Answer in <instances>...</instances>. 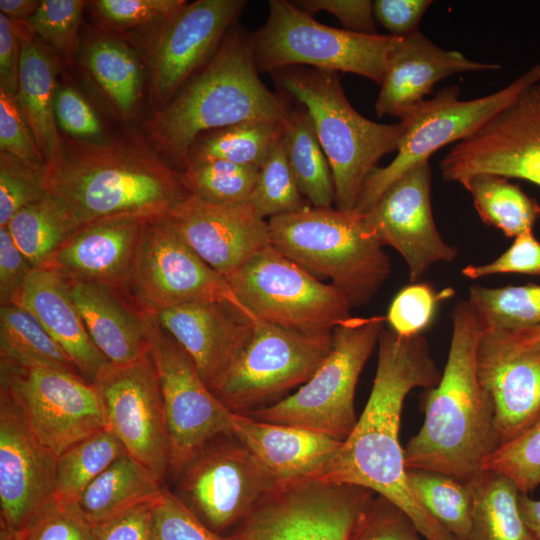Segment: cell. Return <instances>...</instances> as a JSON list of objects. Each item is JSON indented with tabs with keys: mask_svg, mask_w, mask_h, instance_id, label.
I'll return each mask as SVG.
<instances>
[{
	"mask_svg": "<svg viewBox=\"0 0 540 540\" xmlns=\"http://www.w3.org/2000/svg\"><path fill=\"white\" fill-rule=\"evenodd\" d=\"M440 377L422 334L405 337L383 329L367 404L350 435L313 480L369 489L401 508L426 540H456L412 494L399 441L406 396L416 387H435Z\"/></svg>",
	"mask_w": 540,
	"mask_h": 540,
	"instance_id": "cell-1",
	"label": "cell"
},
{
	"mask_svg": "<svg viewBox=\"0 0 540 540\" xmlns=\"http://www.w3.org/2000/svg\"><path fill=\"white\" fill-rule=\"evenodd\" d=\"M449 354L438 384L427 389L425 419L404 447L406 469L441 472L472 483L499 446L492 399L477 370L482 327L468 300L452 313Z\"/></svg>",
	"mask_w": 540,
	"mask_h": 540,
	"instance_id": "cell-2",
	"label": "cell"
},
{
	"mask_svg": "<svg viewBox=\"0 0 540 540\" xmlns=\"http://www.w3.org/2000/svg\"><path fill=\"white\" fill-rule=\"evenodd\" d=\"M60 158L44 169V188L63 198L79 225L138 215L168 216L189 195L181 172L142 143L62 137Z\"/></svg>",
	"mask_w": 540,
	"mask_h": 540,
	"instance_id": "cell-3",
	"label": "cell"
},
{
	"mask_svg": "<svg viewBox=\"0 0 540 540\" xmlns=\"http://www.w3.org/2000/svg\"><path fill=\"white\" fill-rule=\"evenodd\" d=\"M258 74L251 35L234 24L215 56L147 122L151 144L181 172L205 132L243 121L283 123L289 106Z\"/></svg>",
	"mask_w": 540,
	"mask_h": 540,
	"instance_id": "cell-4",
	"label": "cell"
},
{
	"mask_svg": "<svg viewBox=\"0 0 540 540\" xmlns=\"http://www.w3.org/2000/svg\"><path fill=\"white\" fill-rule=\"evenodd\" d=\"M271 74L279 88L312 118L331 167L336 208L354 210L378 161L397 151L405 123L382 124L359 114L349 103L338 72L292 66Z\"/></svg>",
	"mask_w": 540,
	"mask_h": 540,
	"instance_id": "cell-5",
	"label": "cell"
},
{
	"mask_svg": "<svg viewBox=\"0 0 540 540\" xmlns=\"http://www.w3.org/2000/svg\"><path fill=\"white\" fill-rule=\"evenodd\" d=\"M271 245L331 281L351 307L369 303L391 271L388 255L355 210L308 206L268 220Z\"/></svg>",
	"mask_w": 540,
	"mask_h": 540,
	"instance_id": "cell-6",
	"label": "cell"
},
{
	"mask_svg": "<svg viewBox=\"0 0 540 540\" xmlns=\"http://www.w3.org/2000/svg\"><path fill=\"white\" fill-rule=\"evenodd\" d=\"M398 39L323 25L288 0L269 1L265 24L251 34L259 72L306 65L357 74L379 85Z\"/></svg>",
	"mask_w": 540,
	"mask_h": 540,
	"instance_id": "cell-7",
	"label": "cell"
},
{
	"mask_svg": "<svg viewBox=\"0 0 540 540\" xmlns=\"http://www.w3.org/2000/svg\"><path fill=\"white\" fill-rule=\"evenodd\" d=\"M385 320L350 317L335 327L329 354L306 383L285 399L245 415L344 441L358 420L354 396L360 373L378 344Z\"/></svg>",
	"mask_w": 540,
	"mask_h": 540,
	"instance_id": "cell-8",
	"label": "cell"
},
{
	"mask_svg": "<svg viewBox=\"0 0 540 540\" xmlns=\"http://www.w3.org/2000/svg\"><path fill=\"white\" fill-rule=\"evenodd\" d=\"M235 297L256 318L304 334L332 333L352 308L325 284L272 245L225 278Z\"/></svg>",
	"mask_w": 540,
	"mask_h": 540,
	"instance_id": "cell-9",
	"label": "cell"
},
{
	"mask_svg": "<svg viewBox=\"0 0 540 540\" xmlns=\"http://www.w3.org/2000/svg\"><path fill=\"white\" fill-rule=\"evenodd\" d=\"M540 82V63L534 65L499 91L460 100L459 87L452 85L423 100L402 119L405 133L394 159L376 167L365 180L354 210L365 214L397 179L414 166L429 161L440 148L457 143L512 102L530 85Z\"/></svg>",
	"mask_w": 540,
	"mask_h": 540,
	"instance_id": "cell-10",
	"label": "cell"
},
{
	"mask_svg": "<svg viewBox=\"0 0 540 540\" xmlns=\"http://www.w3.org/2000/svg\"><path fill=\"white\" fill-rule=\"evenodd\" d=\"M332 348V333L304 334L257 319L246 346L212 389L233 413L247 414L306 383Z\"/></svg>",
	"mask_w": 540,
	"mask_h": 540,
	"instance_id": "cell-11",
	"label": "cell"
},
{
	"mask_svg": "<svg viewBox=\"0 0 540 540\" xmlns=\"http://www.w3.org/2000/svg\"><path fill=\"white\" fill-rule=\"evenodd\" d=\"M173 492L217 533L240 525L278 486L233 434L209 441L173 477Z\"/></svg>",
	"mask_w": 540,
	"mask_h": 540,
	"instance_id": "cell-12",
	"label": "cell"
},
{
	"mask_svg": "<svg viewBox=\"0 0 540 540\" xmlns=\"http://www.w3.org/2000/svg\"><path fill=\"white\" fill-rule=\"evenodd\" d=\"M0 388L9 394L37 439L57 456L109 429L96 385L79 374L0 363Z\"/></svg>",
	"mask_w": 540,
	"mask_h": 540,
	"instance_id": "cell-13",
	"label": "cell"
},
{
	"mask_svg": "<svg viewBox=\"0 0 540 540\" xmlns=\"http://www.w3.org/2000/svg\"><path fill=\"white\" fill-rule=\"evenodd\" d=\"M127 291L140 309L151 314L187 303L221 302L253 315L225 278L183 240L168 216L147 223Z\"/></svg>",
	"mask_w": 540,
	"mask_h": 540,
	"instance_id": "cell-14",
	"label": "cell"
},
{
	"mask_svg": "<svg viewBox=\"0 0 540 540\" xmlns=\"http://www.w3.org/2000/svg\"><path fill=\"white\" fill-rule=\"evenodd\" d=\"M149 354L164 402L169 438L170 470L174 477L184 463L209 441L232 435V412L216 397L192 358L147 313Z\"/></svg>",
	"mask_w": 540,
	"mask_h": 540,
	"instance_id": "cell-15",
	"label": "cell"
},
{
	"mask_svg": "<svg viewBox=\"0 0 540 540\" xmlns=\"http://www.w3.org/2000/svg\"><path fill=\"white\" fill-rule=\"evenodd\" d=\"M374 494L355 485L295 483L267 497L232 535L236 540H348Z\"/></svg>",
	"mask_w": 540,
	"mask_h": 540,
	"instance_id": "cell-16",
	"label": "cell"
},
{
	"mask_svg": "<svg viewBox=\"0 0 540 540\" xmlns=\"http://www.w3.org/2000/svg\"><path fill=\"white\" fill-rule=\"evenodd\" d=\"M440 170L449 182L493 174L540 187V82L455 143L441 160Z\"/></svg>",
	"mask_w": 540,
	"mask_h": 540,
	"instance_id": "cell-17",
	"label": "cell"
},
{
	"mask_svg": "<svg viewBox=\"0 0 540 540\" xmlns=\"http://www.w3.org/2000/svg\"><path fill=\"white\" fill-rule=\"evenodd\" d=\"M94 384L103 399L109 429L127 454L164 484L170 470V438L150 354L126 365L108 362Z\"/></svg>",
	"mask_w": 540,
	"mask_h": 540,
	"instance_id": "cell-18",
	"label": "cell"
},
{
	"mask_svg": "<svg viewBox=\"0 0 540 540\" xmlns=\"http://www.w3.org/2000/svg\"><path fill=\"white\" fill-rule=\"evenodd\" d=\"M247 5L244 0H197L157 23L147 60L155 101L162 107L217 53Z\"/></svg>",
	"mask_w": 540,
	"mask_h": 540,
	"instance_id": "cell-19",
	"label": "cell"
},
{
	"mask_svg": "<svg viewBox=\"0 0 540 540\" xmlns=\"http://www.w3.org/2000/svg\"><path fill=\"white\" fill-rule=\"evenodd\" d=\"M58 456L0 388V531L20 539L54 500Z\"/></svg>",
	"mask_w": 540,
	"mask_h": 540,
	"instance_id": "cell-20",
	"label": "cell"
},
{
	"mask_svg": "<svg viewBox=\"0 0 540 540\" xmlns=\"http://www.w3.org/2000/svg\"><path fill=\"white\" fill-rule=\"evenodd\" d=\"M431 167L422 162L397 179L364 215L369 232L404 258L410 281L437 262H451L458 250L441 237L431 207Z\"/></svg>",
	"mask_w": 540,
	"mask_h": 540,
	"instance_id": "cell-21",
	"label": "cell"
},
{
	"mask_svg": "<svg viewBox=\"0 0 540 540\" xmlns=\"http://www.w3.org/2000/svg\"><path fill=\"white\" fill-rule=\"evenodd\" d=\"M168 218L192 250L224 278L271 245L268 221L250 203L217 205L189 195Z\"/></svg>",
	"mask_w": 540,
	"mask_h": 540,
	"instance_id": "cell-22",
	"label": "cell"
},
{
	"mask_svg": "<svg viewBox=\"0 0 540 540\" xmlns=\"http://www.w3.org/2000/svg\"><path fill=\"white\" fill-rule=\"evenodd\" d=\"M477 370L494 405L501 445L540 417V351L517 345L503 331L482 329Z\"/></svg>",
	"mask_w": 540,
	"mask_h": 540,
	"instance_id": "cell-23",
	"label": "cell"
},
{
	"mask_svg": "<svg viewBox=\"0 0 540 540\" xmlns=\"http://www.w3.org/2000/svg\"><path fill=\"white\" fill-rule=\"evenodd\" d=\"M154 315L192 358L211 390L248 343L258 319L221 302L187 303Z\"/></svg>",
	"mask_w": 540,
	"mask_h": 540,
	"instance_id": "cell-24",
	"label": "cell"
},
{
	"mask_svg": "<svg viewBox=\"0 0 540 540\" xmlns=\"http://www.w3.org/2000/svg\"><path fill=\"white\" fill-rule=\"evenodd\" d=\"M154 218L123 215L81 225L43 267L68 281L100 283L128 293L144 229Z\"/></svg>",
	"mask_w": 540,
	"mask_h": 540,
	"instance_id": "cell-25",
	"label": "cell"
},
{
	"mask_svg": "<svg viewBox=\"0 0 540 540\" xmlns=\"http://www.w3.org/2000/svg\"><path fill=\"white\" fill-rule=\"evenodd\" d=\"M499 68L497 64L470 60L459 51L443 49L419 31L399 37L380 85L376 113L402 119L439 80L459 72Z\"/></svg>",
	"mask_w": 540,
	"mask_h": 540,
	"instance_id": "cell-26",
	"label": "cell"
},
{
	"mask_svg": "<svg viewBox=\"0 0 540 540\" xmlns=\"http://www.w3.org/2000/svg\"><path fill=\"white\" fill-rule=\"evenodd\" d=\"M233 435L256 457L278 488L313 480L342 441L308 429L231 414Z\"/></svg>",
	"mask_w": 540,
	"mask_h": 540,
	"instance_id": "cell-27",
	"label": "cell"
},
{
	"mask_svg": "<svg viewBox=\"0 0 540 540\" xmlns=\"http://www.w3.org/2000/svg\"><path fill=\"white\" fill-rule=\"evenodd\" d=\"M69 284L91 340L110 363H134L149 353L147 313L127 292L94 282Z\"/></svg>",
	"mask_w": 540,
	"mask_h": 540,
	"instance_id": "cell-28",
	"label": "cell"
},
{
	"mask_svg": "<svg viewBox=\"0 0 540 540\" xmlns=\"http://www.w3.org/2000/svg\"><path fill=\"white\" fill-rule=\"evenodd\" d=\"M13 303L33 314L79 374L94 383L109 361L91 340L65 277L48 267L34 268Z\"/></svg>",
	"mask_w": 540,
	"mask_h": 540,
	"instance_id": "cell-29",
	"label": "cell"
},
{
	"mask_svg": "<svg viewBox=\"0 0 540 540\" xmlns=\"http://www.w3.org/2000/svg\"><path fill=\"white\" fill-rule=\"evenodd\" d=\"M56 72L52 54L36 40L25 22L15 97L46 166L58 160L63 150L54 111Z\"/></svg>",
	"mask_w": 540,
	"mask_h": 540,
	"instance_id": "cell-30",
	"label": "cell"
},
{
	"mask_svg": "<svg viewBox=\"0 0 540 540\" xmlns=\"http://www.w3.org/2000/svg\"><path fill=\"white\" fill-rule=\"evenodd\" d=\"M165 485L127 453L108 466L76 501L94 526L143 502L153 501Z\"/></svg>",
	"mask_w": 540,
	"mask_h": 540,
	"instance_id": "cell-31",
	"label": "cell"
},
{
	"mask_svg": "<svg viewBox=\"0 0 540 540\" xmlns=\"http://www.w3.org/2000/svg\"><path fill=\"white\" fill-rule=\"evenodd\" d=\"M281 138L304 198L314 207H332L335 188L331 167L305 107H289Z\"/></svg>",
	"mask_w": 540,
	"mask_h": 540,
	"instance_id": "cell-32",
	"label": "cell"
},
{
	"mask_svg": "<svg viewBox=\"0 0 540 540\" xmlns=\"http://www.w3.org/2000/svg\"><path fill=\"white\" fill-rule=\"evenodd\" d=\"M5 227L33 268H39L46 265L80 225L63 198L45 191L20 209Z\"/></svg>",
	"mask_w": 540,
	"mask_h": 540,
	"instance_id": "cell-33",
	"label": "cell"
},
{
	"mask_svg": "<svg viewBox=\"0 0 540 540\" xmlns=\"http://www.w3.org/2000/svg\"><path fill=\"white\" fill-rule=\"evenodd\" d=\"M469 540H535L519 509L517 485L506 475L484 471L474 482Z\"/></svg>",
	"mask_w": 540,
	"mask_h": 540,
	"instance_id": "cell-34",
	"label": "cell"
},
{
	"mask_svg": "<svg viewBox=\"0 0 540 540\" xmlns=\"http://www.w3.org/2000/svg\"><path fill=\"white\" fill-rule=\"evenodd\" d=\"M0 363L49 367L79 374L69 356L38 319L15 303L0 307Z\"/></svg>",
	"mask_w": 540,
	"mask_h": 540,
	"instance_id": "cell-35",
	"label": "cell"
},
{
	"mask_svg": "<svg viewBox=\"0 0 540 540\" xmlns=\"http://www.w3.org/2000/svg\"><path fill=\"white\" fill-rule=\"evenodd\" d=\"M472 196L482 221L502 231L506 237H516L532 229L540 219V205L518 184L493 174H476L459 182Z\"/></svg>",
	"mask_w": 540,
	"mask_h": 540,
	"instance_id": "cell-36",
	"label": "cell"
},
{
	"mask_svg": "<svg viewBox=\"0 0 540 540\" xmlns=\"http://www.w3.org/2000/svg\"><path fill=\"white\" fill-rule=\"evenodd\" d=\"M406 475L421 507L456 540H469L474 502L472 483L424 469H407Z\"/></svg>",
	"mask_w": 540,
	"mask_h": 540,
	"instance_id": "cell-37",
	"label": "cell"
},
{
	"mask_svg": "<svg viewBox=\"0 0 540 540\" xmlns=\"http://www.w3.org/2000/svg\"><path fill=\"white\" fill-rule=\"evenodd\" d=\"M281 136L282 123L258 120L211 130L195 140L187 164L200 160H224L260 169Z\"/></svg>",
	"mask_w": 540,
	"mask_h": 540,
	"instance_id": "cell-38",
	"label": "cell"
},
{
	"mask_svg": "<svg viewBox=\"0 0 540 540\" xmlns=\"http://www.w3.org/2000/svg\"><path fill=\"white\" fill-rule=\"evenodd\" d=\"M125 453L110 429L70 446L57 459L55 499L76 502L89 484Z\"/></svg>",
	"mask_w": 540,
	"mask_h": 540,
	"instance_id": "cell-39",
	"label": "cell"
},
{
	"mask_svg": "<svg viewBox=\"0 0 540 540\" xmlns=\"http://www.w3.org/2000/svg\"><path fill=\"white\" fill-rule=\"evenodd\" d=\"M86 64L117 110L129 116L141 95L142 71L133 51L123 42L98 39L86 51Z\"/></svg>",
	"mask_w": 540,
	"mask_h": 540,
	"instance_id": "cell-40",
	"label": "cell"
},
{
	"mask_svg": "<svg viewBox=\"0 0 540 540\" xmlns=\"http://www.w3.org/2000/svg\"><path fill=\"white\" fill-rule=\"evenodd\" d=\"M483 330L512 331L540 324V285H473L469 300Z\"/></svg>",
	"mask_w": 540,
	"mask_h": 540,
	"instance_id": "cell-41",
	"label": "cell"
},
{
	"mask_svg": "<svg viewBox=\"0 0 540 540\" xmlns=\"http://www.w3.org/2000/svg\"><path fill=\"white\" fill-rule=\"evenodd\" d=\"M259 168L224 160L192 161L181 171L190 195L217 205L249 203Z\"/></svg>",
	"mask_w": 540,
	"mask_h": 540,
	"instance_id": "cell-42",
	"label": "cell"
},
{
	"mask_svg": "<svg viewBox=\"0 0 540 540\" xmlns=\"http://www.w3.org/2000/svg\"><path fill=\"white\" fill-rule=\"evenodd\" d=\"M249 203L264 219L294 213L311 206L299 190L282 138L274 145L260 167Z\"/></svg>",
	"mask_w": 540,
	"mask_h": 540,
	"instance_id": "cell-43",
	"label": "cell"
},
{
	"mask_svg": "<svg viewBox=\"0 0 540 540\" xmlns=\"http://www.w3.org/2000/svg\"><path fill=\"white\" fill-rule=\"evenodd\" d=\"M484 471L509 477L521 493L540 485V417L521 434L499 445L489 456Z\"/></svg>",
	"mask_w": 540,
	"mask_h": 540,
	"instance_id": "cell-44",
	"label": "cell"
},
{
	"mask_svg": "<svg viewBox=\"0 0 540 540\" xmlns=\"http://www.w3.org/2000/svg\"><path fill=\"white\" fill-rule=\"evenodd\" d=\"M85 2L81 0H43L25 22L30 31L71 58Z\"/></svg>",
	"mask_w": 540,
	"mask_h": 540,
	"instance_id": "cell-45",
	"label": "cell"
},
{
	"mask_svg": "<svg viewBox=\"0 0 540 540\" xmlns=\"http://www.w3.org/2000/svg\"><path fill=\"white\" fill-rule=\"evenodd\" d=\"M44 170L0 152V227L45 193Z\"/></svg>",
	"mask_w": 540,
	"mask_h": 540,
	"instance_id": "cell-46",
	"label": "cell"
},
{
	"mask_svg": "<svg viewBox=\"0 0 540 540\" xmlns=\"http://www.w3.org/2000/svg\"><path fill=\"white\" fill-rule=\"evenodd\" d=\"M452 294L450 289L438 293L426 283L406 286L393 299L386 320L398 335L409 337L421 334L430 324L438 301Z\"/></svg>",
	"mask_w": 540,
	"mask_h": 540,
	"instance_id": "cell-47",
	"label": "cell"
},
{
	"mask_svg": "<svg viewBox=\"0 0 540 540\" xmlns=\"http://www.w3.org/2000/svg\"><path fill=\"white\" fill-rule=\"evenodd\" d=\"M154 540H236L203 523L166 486L154 505Z\"/></svg>",
	"mask_w": 540,
	"mask_h": 540,
	"instance_id": "cell-48",
	"label": "cell"
},
{
	"mask_svg": "<svg viewBox=\"0 0 540 540\" xmlns=\"http://www.w3.org/2000/svg\"><path fill=\"white\" fill-rule=\"evenodd\" d=\"M348 540H426L397 505L377 495L357 520Z\"/></svg>",
	"mask_w": 540,
	"mask_h": 540,
	"instance_id": "cell-49",
	"label": "cell"
},
{
	"mask_svg": "<svg viewBox=\"0 0 540 540\" xmlns=\"http://www.w3.org/2000/svg\"><path fill=\"white\" fill-rule=\"evenodd\" d=\"M18 540H96V527L76 502L54 498Z\"/></svg>",
	"mask_w": 540,
	"mask_h": 540,
	"instance_id": "cell-50",
	"label": "cell"
},
{
	"mask_svg": "<svg viewBox=\"0 0 540 540\" xmlns=\"http://www.w3.org/2000/svg\"><path fill=\"white\" fill-rule=\"evenodd\" d=\"M0 150L44 170L46 163L17 105L15 95L0 89Z\"/></svg>",
	"mask_w": 540,
	"mask_h": 540,
	"instance_id": "cell-51",
	"label": "cell"
},
{
	"mask_svg": "<svg viewBox=\"0 0 540 540\" xmlns=\"http://www.w3.org/2000/svg\"><path fill=\"white\" fill-rule=\"evenodd\" d=\"M184 0H97L93 1L95 12L115 27H134L159 23L179 11Z\"/></svg>",
	"mask_w": 540,
	"mask_h": 540,
	"instance_id": "cell-52",
	"label": "cell"
},
{
	"mask_svg": "<svg viewBox=\"0 0 540 540\" xmlns=\"http://www.w3.org/2000/svg\"><path fill=\"white\" fill-rule=\"evenodd\" d=\"M501 273L540 277V242L532 229L517 235L512 245L494 261L484 265H468L462 269V274L469 279Z\"/></svg>",
	"mask_w": 540,
	"mask_h": 540,
	"instance_id": "cell-53",
	"label": "cell"
},
{
	"mask_svg": "<svg viewBox=\"0 0 540 540\" xmlns=\"http://www.w3.org/2000/svg\"><path fill=\"white\" fill-rule=\"evenodd\" d=\"M54 111L59 126L73 138L94 141L102 134V124L97 114L71 87L56 90Z\"/></svg>",
	"mask_w": 540,
	"mask_h": 540,
	"instance_id": "cell-54",
	"label": "cell"
},
{
	"mask_svg": "<svg viewBox=\"0 0 540 540\" xmlns=\"http://www.w3.org/2000/svg\"><path fill=\"white\" fill-rule=\"evenodd\" d=\"M292 2L311 16L321 11L334 15L345 30L361 34H377L373 1L298 0Z\"/></svg>",
	"mask_w": 540,
	"mask_h": 540,
	"instance_id": "cell-55",
	"label": "cell"
},
{
	"mask_svg": "<svg viewBox=\"0 0 540 540\" xmlns=\"http://www.w3.org/2000/svg\"><path fill=\"white\" fill-rule=\"evenodd\" d=\"M155 500L135 505L96 527V540H154Z\"/></svg>",
	"mask_w": 540,
	"mask_h": 540,
	"instance_id": "cell-56",
	"label": "cell"
},
{
	"mask_svg": "<svg viewBox=\"0 0 540 540\" xmlns=\"http://www.w3.org/2000/svg\"><path fill=\"white\" fill-rule=\"evenodd\" d=\"M33 266L16 246L6 227H0V304L13 303Z\"/></svg>",
	"mask_w": 540,
	"mask_h": 540,
	"instance_id": "cell-57",
	"label": "cell"
},
{
	"mask_svg": "<svg viewBox=\"0 0 540 540\" xmlns=\"http://www.w3.org/2000/svg\"><path fill=\"white\" fill-rule=\"evenodd\" d=\"M432 1L376 0L373 1L376 21L391 32L404 37L418 31L419 22Z\"/></svg>",
	"mask_w": 540,
	"mask_h": 540,
	"instance_id": "cell-58",
	"label": "cell"
},
{
	"mask_svg": "<svg viewBox=\"0 0 540 540\" xmlns=\"http://www.w3.org/2000/svg\"><path fill=\"white\" fill-rule=\"evenodd\" d=\"M25 21L0 13V89L16 95Z\"/></svg>",
	"mask_w": 540,
	"mask_h": 540,
	"instance_id": "cell-59",
	"label": "cell"
},
{
	"mask_svg": "<svg viewBox=\"0 0 540 540\" xmlns=\"http://www.w3.org/2000/svg\"><path fill=\"white\" fill-rule=\"evenodd\" d=\"M38 0H1L0 13L14 21H26L38 9Z\"/></svg>",
	"mask_w": 540,
	"mask_h": 540,
	"instance_id": "cell-60",
	"label": "cell"
},
{
	"mask_svg": "<svg viewBox=\"0 0 540 540\" xmlns=\"http://www.w3.org/2000/svg\"><path fill=\"white\" fill-rule=\"evenodd\" d=\"M519 509L527 527L535 540H540V499L535 500L528 494H519Z\"/></svg>",
	"mask_w": 540,
	"mask_h": 540,
	"instance_id": "cell-61",
	"label": "cell"
},
{
	"mask_svg": "<svg viewBox=\"0 0 540 540\" xmlns=\"http://www.w3.org/2000/svg\"><path fill=\"white\" fill-rule=\"evenodd\" d=\"M503 332L517 345L540 351V324L533 327Z\"/></svg>",
	"mask_w": 540,
	"mask_h": 540,
	"instance_id": "cell-62",
	"label": "cell"
},
{
	"mask_svg": "<svg viewBox=\"0 0 540 540\" xmlns=\"http://www.w3.org/2000/svg\"><path fill=\"white\" fill-rule=\"evenodd\" d=\"M0 540H18V539L0 531Z\"/></svg>",
	"mask_w": 540,
	"mask_h": 540,
	"instance_id": "cell-63",
	"label": "cell"
}]
</instances>
